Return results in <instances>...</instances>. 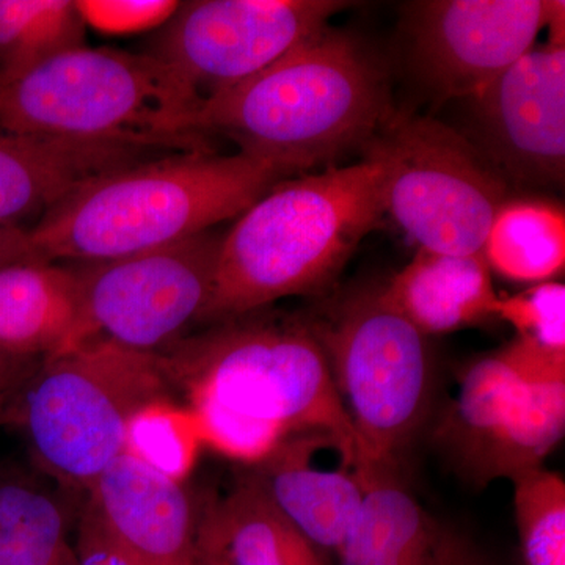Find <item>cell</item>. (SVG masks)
Wrapping results in <instances>:
<instances>
[{
	"instance_id": "6da1fadb",
	"label": "cell",
	"mask_w": 565,
	"mask_h": 565,
	"mask_svg": "<svg viewBox=\"0 0 565 565\" xmlns=\"http://www.w3.org/2000/svg\"><path fill=\"white\" fill-rule=\"evenodd\" d=\"M394 110L386 71L359 36L330 25L269 68L203 103L199 129L285 178L370 143Z\"/></svg>"
},
{
	"instance_id": "7a4b0ae2",
	"label": "cell",
	"mask_w": 565,
	"mask_h": 565,
	"mask_svg": "<svg viewBox=\"0 0 565 565\" xmlns=\"http://www.w3.org/2000/svg\"><path fill=\"white\" fill-rule=\"evenodd\" d=\"M244 152H169L85 182L28 228L36 258L102 263L158 250L239 217L278 181Z\"/></svg>"
},
{
	"instance_id": "3957f363",
	"label": "cell",
	"mask_w": 565,
	"mask_h": 565,
	"mask_svg": "<svg viewBox=\"0 0 565 565\" xmlns=\"http://www.w3.org/2000/svg\"><path fill=\"white\" fill-rule=\"evenodd\" d=\"M385 212L384 170L371 158L278 181L222 234L202 322L326 291Z\"/></svg>"
},
{
	"instance_id": "277c9868",
	"label": "cell",
	"mask_w": 565,
	"mask_h": 565,
	"mask_svg": "<svg viewBox=\"0 0 565 565\" xmlns=\"http://www.w3.org/2000/svg\"><path fill=\"white\" fill-rule=\"evenodd\" d=\"M203 99L150 54L82 46L0 77V128L152 152L212 150Z\"/></svg>"
},
{
	"instance_id": "5b68a950",
	"label": "cell",
	"mask_w": 565,
	"mask_h": 565,
	"mask_svg": "<svg viewBox=\"0 0 565 565\" xmlns=\"http://www.w3.org/2000/svg\"><path fill=\"white\" fill-rule=\"evenodd\" d=\"M262 311L211 323L156 353L173 390H182L185 403L212 404L289 435L327 430L374 468L308 319Z\"/></svg>"
},
{
	"instance_id": "8992f818",
	"label": "cell",
	"mask_w": 565,
	"mask_h": 565,
	"mask_svg": "<svg viewBox=\"0 0 565 565\" xmlns=\"http://www.w3.org/2000/svg\"><path fill=\"white\" fill-rule=\"evenodd\" d=\"M172 393L158 355L95 340L41 360L7 405L6 423L20 427L41 475L88 492L122 455L132 412Z\"/></svg>"
},
{
	"instance_id": "52a82bcc",
	"label": "cell",
	"mask_w": 565,
	"mask_h": 565,
	"mask_svg": "<svg viewBox=\"0 0 565 565\" xmlns=\"http://www.w3.org/2000/svg\"><path fill=\"white\" fill-rule=\"evenodd\" d=\"M307 319L367 462L396 471L429 415L427 337L386 300L382 286L348 294Z\"/></svg>"
},
{
	"instance_id": "ba28073f",
	"label": "cell",
	"mask_w": 565,
	"mask_h": 565,
	"mask_svg": "<svg viewBox=\"0 0 565 565\" xmlns=\"http://www.w3.org/2000/svg\"><path fill=\"white\" fill-rule=\"evenodd\" d=\"M362 151L381 163L385 211L418 248L482 253L511 185L465 134L394 109Z\"/></svg>"
},
{
	"instance_id": "9c48e42d",
	"label": "cell",
	"mask_w": 565,
	"mask_h": 565,
	"mask_svg": "<svg viewBox=\"0 0 565 565\" xmlns=\"http://www.w3.org/2000/svg\"><path fill=\"white\" fill-rule=\"evenodd\" d=\"M221 243L211 230L158 250L73 264L82 297L76 348L104 340L156 355L180 341L202 322Z\"/></svg>"
},
{
	"instance_id": "30bf717a",
	"label": "cell",
	"mask_w": 565,
	"mask_h": 565,
	"mask_svg": "<svg viewBox=\"0 0 565 565\" xmlns=\"http://www.w3.org/2000/svg\"><path fill=\"white\" fill-rule=\"evenodd\" d=\"M349 6L343 0L182 2L152 35L147 54L204 103L269 68Z\"/></svg>"
},
{
	"instance_id": "8fae6325",
	"label": "cell",
	"mask_w": 565,
	"mask_h": 565,
	"mask_svg": "<svg viewBox=\"0 0 565 565\" xmlns=\"http://www.w3.org/2000/svg\"><path fill=\"white\" fill-rule=\"evenodd\" d=\"M563 0H422L404 29L418 79L440 103L473 98L534 47Z\"/></svg>"
},
{
	"instance_id": "7c38bea8",
	"label": "cell",
	"mask_w": 565,
	"mask_h": 565,
	"mask_svg": "<svg viewBox=\"0 0 565 565\" xmlns=\"http://www.w3.org/2000/svg\"><path fill=\"white\" fill-rule=\"evenodd\" d=\"M467 102L468 140L509 185H563L565 44L533 47Z\"/></svg>"
},
{
	"instance_id": "4fadbf2b",
	"label": "cell",
	"mask_w": 565,
	"mask_h": 565,
	"mask_svg": "<svg viewBox=\"0 0 565 565\" xmlns=\"http://www.w3.org/2000/svg\"><path fill=\"white\" fill-rule=\"evenodd\" d=\"M374 470L351 445L319 429L288 435L252 467L282 514L323 552L343 542Z\"/></svg>"
},
{
	"instance_id": "5bb4252c",
	"label": "cell",
	"mask_w": 565,
	"mask_h": 565,
	"mask_svg": "<svg viewBox=\"0 0 565 565\" xmlns=\"http://www.w3.org/2000/svg\"><path fill=\"white\" fill-rule=\"evenodd\" d=\"M84 511L147 565H196V505L184 484L120 455L88 490Z\"/></svg>"
},
{
	"instance_id": "9a60e30c",
	"label": "cell",
	"mask_w": 565,
	"mask_h": 565,
	"mask_svg": "<svg viewBox=\"0 0 565 565\" xmlns=\"http://www.w3.org/2000/svg\"><path fill=\"white\" fill-rule=\"evenodd\" d=\"M169 152L22 136L0 128V226L25 230L85 182ZM32 225V226H33Z\"/></svg>"
},
{
	"instance_id": "2e32d148",
	"label": "cell",
	"mask_w": 565,
	"mask_h": 565,
	"mask_svg": "<svg viewBox=\"0 0 565 565\" xmlns=\"http://www.w3.org/2000/svg\"><path fill=\"white\" fill-rule=\"evenodd\" d=\"M195 564L330 565L252 471L196 508Z\"/></svg>"
},
{
	"instance_id": "e0dca14e",
	"label": "cell",
	"mask_w": 565,
	"mask_h": 565,
	"mask_svg": "<svg viewBox=\"0 0 565 565\" xmlns=\"http://www.w3.org/2000/svg\"><path fill=\"white\" fill-rule=\"evenodd\" d=\"M81 315L73 264L33 258L0 267V351L36 362L73 351Z\"/></svg>"
},
{
	"instance_id": "ac0fdd59",
	"label": "cell",
	"mask_w": 565,
	"mask_h": 565,
	"mask_svg": "<svg viewBox=\"0 0 565 565\" xmlns=\"http://www.w3.org/2000/svg\"><path fill=\"white\" fill-rule=\"evenodd\" d=\"M382 289L386 300L427 338L497 318L501 297L482 253L449 255L426 248H418Z\"/></svg>"
},
{
	"instance_id": "d6986e66",
	"label": "cell",
	"mask_w": 565,
	"mask_h": 565,
	"mask_svg": "<svg viewBox=\"0 0 565 565\" xmlns=\"http://www.w3.org/2000/svg\"><path fill=\"white\" fill-rule=\"evenodd\" d=\"M438 531L396 471L377 468L337 555L340 565H434Z\"/></svg>"
},
{
	"instance_id": "ffe728a7",
	"label": "cell",
	"mask_w": 565,
	"mask_h": 565,
	"mask_svg": "<svg viewBox=\"0 0 565 565\" xmlns=\"http://www.w3.org/2000/svg\"><path fill=\"white\" fill-rule=\"evenodd\" d=\"M71 511L41 473L0 467V565H77Z\"/></svg>"
},
{
	"instance_id": "44dd1931",
	"label": "cell",
	"mask_w": 565,
	"mask_h": 565,
	"mask_svg": "<svg viewBox=\"0 0 565 565\" xmlns=\"http://www.w3.org/2000/svg\"><path fill=\"white\" fill-rule=\"evenodd\" d=\"M522 385L501 351L476 360L460 375L456 397L438 424L437 440L470 481L475 482Z\"/></svg>"
},
{
	"instance_id": "7402d4cb",
	"label": "cell",
	"mask_w": 565,
	"mask_h": 565,
	"mask_svg": "<svg viewBox=\"0 0 565 565\" xmlns=\"http://www.w3.org/2000/svg\"><path fill=\"white\" fill-rule=\"evenodd\" d=\"M490 270L509 280L544 282L563 273V207L534 200H509L490 226L482 248Z\"/></svg>"
},
{
	"instance_id": "603a6c76",
	"label": "cell",
	"mask_w": 565,
	"mask_h": 565,
	"mask_svg": "<svg viewBox=\"0 0 565 565\" xmlns=\"http://www.w3.org/2000/svg\"><path fill=\"white\" fill-rule=\"evenodd\" d=\"M565 381L522 385L511 414L494 438L476 475V484L514 479L544 467V460L563 440Z\"/></svg>"
},
{
	"instance_id": "cb8c5ba5",
	"label": "cell",
	"mask_w": 565,
	"mask_h": 565,
	"mask_svg": "<svg viewBox=\"0 0 565 565\" xmlns=\"http://www.w3.org/2000/svg\"><path fill=\"white\" fill-rule=\"evenodd\" d=\"M87 24L71 0H0V77L18 76L87 46Z\"/></svg>"
},
{
	"instance_id": "d4e9b609",
	"label": "cell",
	"mask_w": 565,
	"mask_h": 565,
	"mask_svg": "<svg viewBox=\"0 0 565 565\" xmlns=\"http://www.w3.org/2000/svg\"><path fill=\"white\" fill-rule=\"evenodd\" d=\"M203 448L195 415L172 394L137 407L122 434V455L178 484L191 478Z\"/></svg>"
},
{
	"instance_id": "484cf974",
	"label": "cell",
	"mask_w": 565,
	"mask_h": 565,
	"mask_svg": "<svg viewBox=\"0 0 565 565\" xmlns=\"http://www.w3.org/2000/svg\"><path fill=\"white\" fill-rule=\"evenodd\" d=\"M523 565H565V482L545 470L512 479Z\"/></svg>"
},
{
	"instance_id": "4316f807",
	"label": "cell",
	"mask_w": 565,
	"mask_h": 565,
	"mask_svg": "<svg viewBox=\"0 0 565 565\" xmlns=\"http://www.w3.org/2000/svg\"><path fill=\"white\" fill-rule=\"evenodd\" d=\"M497 319L511 323L520 340L565 352V286L544 281L514 296L500 297Z\"/></svg>"
},
{
	"instance_id": "83f0119b",
	"label": "cell",
	"mask_w": 565,
	"mask_h": 565,
	"mask_svg": "<svg viewBox=\"0 0 565 565\" xmlns=\"http://www.w3.org/2000/svg\"><path fill=\"white\" fill-rule=\"evenodd\" d=\"M85 24L104 33L145 32L172 18L180 2L172 0H81L76 2Z\"/></svg>"
},
{
	"instance_id": "f1b7e54d",
	"label": "cell",
	"mask_w": 565,
	"mask_h": 565,
	"mask_svg": "<svg viewBox=\"0 0 565 565\" xmlns=\"http://www.w3.org/2000/svg\"><path fill=\"white\" fill-rule=\"evenodd\" d=\"M77 523L74 545L77 565H147L104 533L84 508Z\"/></svg>"
},
{
	"instance_id": "f546056e",
	"label": "cell",
	"mask_w": 565,
	"mask_h": 565,
	"mask_svg": "<svg viewBox=\"0 0 565 565\" xmlns=\"http://www.w3.org/2000/svg\"><path fill=\"white\" fill-rule=\"evenodd\" d=\"M434 565H492L465 535L455 530L441 527L438 531Z\"/></svg>"
},
{
	"instance_id": "4dcf8cb0",
	"label": "cell",
	"mask_w": 565,
	"mask_h": 565,
	"mask_svg": "<svg viewBox=\"0 0 565 565\" xmlns=\"http://www.w3.org/2000/svg\"><path fill=\"white\" fill-rule=\"evenodd\" d=\"M39 364L36 360L18 359L0 351V405H9L13 394Z\"/></svg>"
},
{
	"instance_id": "1f68e13d",
	"label": "cell",
	"mask_w": 565,
	"mask_h": 565,
	"mask_svg": "<svg viewBox=\"0 0 565 565\" xmlns=\"http://www.w3.org/2000/svg\"><path fill=\"white\" fill-rule=\"evenodd\" d=\"M36 258L28 230L0 226V267L6 264Z\"/></svg>"
},
{
	"instance_id": "d6a6232c",
	"label": "cell",
	"mask_w": 565,
	"mask_h": 565,
	"mask_svg": "<svg viewBox=\"0 0 565 565\" xmlns=\"http://www.w3.org/2000/svg\"><path fill=\"white\" fill-rule=\"evenodd\" d=\"M7 405H0V424L6 422Z\"/></svg>"
}]
</instances>
